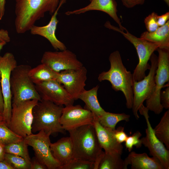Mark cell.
I'll use <instances>...</instances> for the list:
<instances>
[{"label": "cell", "instance_id": "1", "mask_svg": "<svg viewBox=\"0 0 169 169\" xmlns=\"http://www.w3.org/2000/svg\"><path fill=\"white\" fill-rule=\"evenodd\" d=\"M60 0H15V27L18 33L30 30L48 12L52 15Z\"/></svg>", "mask_w": 169, "mask_h": 169}, {"label": "cell", "instance_id": "2", "mask_svg": "<svg viewBox=\"0 0 169 169\" xmlns=\"http://www.w3.org/2000/svg\"><path fill=\"white\" fill-rule=\"evenodd\" d=\"M68 131L73 144L74 159L94 162L95 169H98L104 151L99 142L93 124Z\"/></svg>", "mask_w": 169, "mask_h": 169}, {"label": "cell", "instance_id": "3", "mask_svg": "<svg viewBox=\"0 0 169 169\" xmlns=\"http://www.w3.org/2000/svg\"><path fill=\"white\" fill-rule=\"evenodd\" d=\"M110 68L107 71L99 74L98 79L100 82L109 81L112 88L116 91H121L126 100L128 109H132L133 101V74L124 66L121 55L118 50L111 53L109 57Z\"/></svg>", "mask_w": 169, "mask_h": 169}, {"label": "cell", "instance_id": "4", "mask_svg": "<svg viewBox=\"0 0 169 169\" xmlns=\"http://www.w3.org/2000/svg\"><path fill=\"white\" fill-rule=\"evenodd\" d=\"M63 108L49 100L38 101L33 109L32 133L43 131L50 135L65 134L59 121Z\"/></svg>", "mask_w": 169, "mask_h": 169}, {"label": "cell", "instance_id": "5", "mask_svg": "<svg viewBox=\"0 0 169 169\" xmlns=\"http://www.w3.org/2000/svg\"><path fill=\"white\" fill-rule=\"evenodd\" d=\"M31 68L28 65H17L12 71L10 80L12 104L17 105L31 100H41L28 75Z\"/></svg>", "mask_w": 169, "mask_h": 169}, {"label": "cell", "instance_id": "6", "mask_svg": "<svg viewBox=\"0 0 169 169\" xmlns=\"http://www.w3.org/2000/svg\"><path fill=\"white\" fill-rule=\"evenodd\" d=\"M106 27L121 33L134 45L136 49L139 58V62L132 74L134 81H139L146 76V72L149 69L151 65L148 61L154 51L156 50L159 46L138 38L130 33L127 29L125 32L118 27L111 25L109 22L105 24Z\"/></svg>", "mask_w": 169, "mask_h": 169}, {"label": "cell", "instance_id": "7", "mask_svg": "<svg viewBox=\"0 0 169 169\" xmlns=\"http://www.w3.org/2000/svg\"><path fill=\"white\" fill-rule=\"evenodd\" d=\"M157 67L155 76V86L151 96L146 100V107L156 115L160 114L164 108L160 100L161 89L169 81V49L158 48Z\"/></svg>", "mask_w": 169, "mask_h": 169}, {"label": "cell", "instance_id": "8", "mask_svg": "<svg viewBox=\"0 0 169 169\" xmlns=\"http://www.w3.org/2000/svg\"><path fill=\"white\" fill-rule=\"evenodd\" d=\"M38 101L31 100L17 105L12 104L11 116L8 126L16 134L24 138L33 133V109Z\"/></svg>", "mask_w": 169, "mask_h": 169}, {"label": "cell", "instance_id": "9", "mask_svg": "<svg viewBox=\"0 0 169 169\" xmlns=\"http://www.w3.org/2000/svg\"><path fill=\"white\" fill-rule=\"evenodd\" d=\"M17 65L13 54L7 52L0 56L1 85L4 101L3 115L4 121L8 126L11 116L12 95L10 88V76L12 71Z\"/></svg>", "mask_w": 169, "mask_h": 169}, {"label": "cell", "instance_id": "10", "mask_svg": "<svg viewBox=\"0 0 169 169\" xmlns=\"http://www.w3.org/2000/svg\"><path fill=\"white\" fill-rule=\"evenodd\" d=\"M150 59L151 64L148 75L139 81L133 82V101L132 109L137 120L139 118V110L143 105L144 102L151 96L154 89L155 76L157 67L158 57L153 53Z\"/></svg>", "mask_w": 169, "mask_h": 169}, {"label": "cell", "instance_id": "11", "mask_svg": "<svg viewBox=\"0 0 169 169\" xmlns=\"http://www.w3.org/2000/svg\"><path fill=\"white\" fill-rule=\"evenodd\" d=\"M50 135L41 131L24 138L28 146L32 147L35 158L48 169H59L60 165L52 155L50 146Z\"/></svg>", "mask_w": 169, "mask_h": 169}, {"label": "cell", "instance_id": "12", "mask_svg": "<svg viewBox=\"0 0 169 169\" xmlns=\"http://www.w3.org/2000/svg\"><path fill=\"white\" fill-rule=\"evenodd\" d=\"M148 111L143 105L139 110L144 117L147 125L146 136L141 139L142 145L148 149L150 154L156 158L164 169H169V151L156 136L149 121Z\"/></svg>", "mask_w": 169, "mask_h": 169}, {"label": "cell", "instance_id": "13", "mask_svg": "<svg viewBox=\"0 0 169 169\" xmlns=\"http://www.w3.org/2000/svg\"><path fill=\"white\" fill-rule=\"evenodd\" d=\"M65 106L63 108L59 120L65 131H68L83 125L93 124L96 118L87 108H83L80 105Z\"/></svg>", "mask_w": 169, "mask_h": 169}, {"label": "cell", "instance_id": "14", "mask_svg": "<svg viewBox=\"0 0 169 169\" xmlns=\"http://www.w3.org/2000/svg\"><path fill=\"white\" fill-rule=\"evenodd\" d=\"M41 61V63L45 64L57 73L66 70L78 69L83 66L76 55L67 49L60 51H46Z\"/></svg>", "mask_w": 169, "mask_h": 169}, {"label": "cell", "instance_id": "15", "mask_svg": "<svg viewBox=\"0 0 169 169\" xmlns=\"http://www.w3.org/2000/svg\"><path fill=\"white\" fill-rule=\"evenodd\" d=\"M87 69L82 66L77 69H70L59 72L56 80L67 90L74 100L78 99L80 94L85 89Z\"/></svg>", "mask_w": 169, "mask_h": 169}, {"label": "cell", "instance_id": "16", "mask_svg": "<svg viewBox=\"0 0 169 169\" xmlns=\"http://www.w3.org/2000/svg\"><path fill=\"white\" fill-rule=\"evenodd\" d=\"M35 84L41 99L50 101L59 105H73L74 100L57 80L43 81Z\"/></svg>", "mask_w": 169, "mask_h": 169}, {"label": "cell", "instance_id": "17", "mask_svg": "<svg viewBox=\"0 0 169 169\" xmlns=\"http://www.w3.org/2000/svg\"><path fill=\"white\" fill-rule=\"evenodd\" d=\"M66 0H61L56 10L52 15L49 23L43 26H33L30 29V33L33 35H37L47 39L54 48L57 50H63L67 49L65 44L59 40L55 35V31L59 21L57 18L58 12Z\"/></svg>", "mask_w": 169, "mask_h": 169}, {"label": "cell", "instance_id": "18", "mask_svg": "<svg viewBox=\"0 0 169 169\" xmlns=\"http://www.w3.org/2000/svg\"><path fill=\"white\" fill-rule=\"evenodd\" d=\"M90 3L87 6L72 11H67L65 14L67 15L79 14L91 10H98L108 14L118 24L119 29L122 31L126 29L121 24L117 14V3L115 0H89Z\"/></svg>", "mask_w": 169, "mask_h": 169}, {"label": "cell", "instance_id": "19", "mask_svg": "<svg viewBox=\"0 0 169 169\" xmlns=\"http://www.w3.org/2000/svg\"><path fill=\"white\" fill-rule=\"evenodd\" d=\"M99 142L106 153L122 155L123 147L118 142L114 136V130L104 127L95 118L93 123Z\"/></svg>", "mask_w": 169, "mask_h": 169}, {"label": "cell", "instance_id": "20", "mask_svg": "<svg viewBox=\"0 0 169 169\" xmlns=\"http://www.w3.org/2000/svg\"><path fill=\"white\" fill-rule=\"evenodd\" d=\"M50 148L54 157L60 164V167L67 165L74 159L73 146L69 136L62 138L51 143Z\"/></svg>", "mask_w": 169, "mask_h": 169}, {"label": "cell", "instance_id": "21", "mask_svg": "<svg viewBox=\"0 0 169 169\" xmlns=\"http://www.w3.org/2000/svg\"><path fill=\"white\" fill-rule=\"evenodd\" d=\"M124 160L126 166L131 165L132 169H164L156 158L149 157L146 153L131 151Z\"/></svg>", "mask_w": 169, "mask_h": 169}, {"label": "cell", "instance_id": "22", "mask_svg": "<svg viewBox=\"0 0 169 169\" xmlns=\"http://www.w3.org/2000/svg\"><path fill=\"white\" fill-rule=\"evenodd\" d=\"M140 38L158 45V48L169 49V20L154 32H144Z\"/></svg>", "mask_w": 169, "mask_h": 169}, {"label": "cell", "instance_id": "23", "mask_svg": "<svg viewBox=\"0 0 169 169\" xmlns=\"http://www.w3.org/2000/svg\"><path fill=\"white\" fill-rule=\"evenodd\" d=\"M99 87V85H97L89 90H85L80 94L78 98L84 102L87 108L97 118L105 111L101 106L98 99L97 93Z\"/></svg>", "mask_w": 169, "mask_h": 169}, {"label": "cell", "instance_id": "24", "mask_svg": "<svg viewBox=\"0 0 169 169\" xmlns=\"http://www.w3.org/2000/svg\"><path fill=\"white\" fill-rule=\"evenodd\" d=\"M58 73L45 64L41 63L34 68H31L28 72V75L35 84L43 81L56 80Z\"/></svg>", "mask_w": 169, "mask_h": 169}, {"label": "cell", "instance_id": "25", "mask_svg": "<svg viewBox=\"0 0 169 169\" xmlns=\"http://www.w3.org/2000/svg\"><path fill=\"white\" fill-rule=\"evenodd\" d=\"M118 154L104 153L99 164L98 169H127L124 160Z\"/></svg>", "mask_w": 169, "mask_h": 169}, {"label": "cell", "instance_id": "26", "mask_svg": "<svg viewBox=\"0 0 169 169\" xmlns=\"http://www.w3.org/2000/svg\"><path fill=\"white\" fill-rule=\"evenodd\" d=\"M158 138L169 149V110L166 111L159 123L153 129Z\"/></svg>", "mask_w": 169, "mask_h": 169}, {"label": "cell", "instance_id": "27", "mask_svg": "<svg viewBox=\"0 0 169 169\" xmlns=\"http://www.w3.org/2000/svg\"><path fill=\"white\" fill-rule=\"evenodd\" d=\"M130 117V115L125 113H114L105 111L97 119L102 126L114 130L119 122L121 121L128 122Z\"/></svg>", "mask_w": 169, "mask_h": 169}, {"label": "cell", "instance_id": "28", "mask_svg": "<svg viewBox=\"0 0 169 169\" xmlns=\"http://www.w3.org/2000/svg\"><path fill=\"white\" fill-rule=\"evenodd\" d=\"M28 146L24 138L21 141L5 145V152L20 156L30 162Z\"/></svg>", "mask_w": 169, "mask_h": 169}, {"label": "cell", "instance_id": "29", "mask_svg": "<svg viewBox=\"0 0 169 169\" xmlns=\"http://www.w3.org/2000/svg\"><path fill=\"white\" fill-rule=\"evenodd\" d=\"M23 139L13 131L4 121L0 122V143L6 145Z\"/></svg>", "mask_w": 169, "mask_h": 169}, {"label": "cell", "instance_id": "30", "mask_svg": "<svg viewBox=\"0 0 169 169\" xmlns=\"http://www.w3.org/2000/svg\"><path fill=\"white\" fill-rule=\"evenodd\" d=\"M4 160L13 169H30V162L18 155L6 153Z\"/></svg>", "mask_w": 169, "mask_h": 169}, {"label": "cell", "instance_id": "31", "mask_svg": "<svg viewBox=\"0 0 169 169\" xmlns=\"http://www.w3.org/2000/svg\"><path fill=\"white\" fill-rule=\"evenodd\" d=\"M59 169H95L94 162L74 159L69 163Z\"/></svg>", "mask_w": 169, "mask_h": 169}, {"label": "cell", "instance_id": "32", "mask_svg": "<svg viewBox=\"0 0 169 169\" xmlns=\"http://www.w3.org/2000/svg\"><path fill=\"white\" fill-rule=\"evenodd\" d=\"M142 136L139 131H137L131 136H128L125 141L126 148L130 152L131 151L134 146L137 148H140L142 145L140 138Z\"/></svg>", "mask_w": 169, "mask_h": 169}, {"label": "cell", "instance_id": "33", "mask_svg": "<svg viewBox=\"0 0 169 169\" xmlns=\"http://www.w3.org/2000/svg\"><path fill=\"white\" fill-rule=\"evenodd\" d=\"M158 15L157 13L153 12L145 18L144 22L147 31L154 32L159 27L157 22Z\"/></svg>", "mask_w": 169, "mask_h": 169}, {"label": "cell", "instance_id": "34", "mask_svg": "<svg viewBox=\"0 0 169 169\" xmlns=\"http://www.w3.org/2000/svg\"><path fill=\"white\" fill-rule=\"evenodd\" d=\"M114 134L117 141L121 144L125 141L128 136L124 131V127L121 126L114 130Z\"/></svg>", "mask_w": 169, "mask_h": 169}, {"label": "cell", "instance_id": "35", "mask_svg": "<svg viewBox=\"0 0 169 169\" xmlns=\"http://www.w3.org/2000/svg\"><path fill=\"white\" fill-rule=\"evenodd\" d=\"M160 102L164 108L169 109V86L167 87L163 91H161L160 95Z\"/></svg>", "mask_w": 169, "mask_h": 169}, {"label": "cell", "instance_id": "36", "mask_svg": "<svg viewBox=\"0 0 169 169\" xmlns=\"http://www.w3.org/2000/svg\"><path fill=\"white\" fill-rule=\"evenodd\" d=\"M122 4L128 8H131L137 5H142L145 0H120Z\"/></svg>", "mask_w": 169, "mask_h": 169}, {"label": "cell", "instance_id": "37", "mask_svg": "<svg viewBox=\"0 0 169 169\" xmlns=\"http://www.w3.org/2000/svg\"><path fill=\"white\" fill-rule=\"evenodd\" d=\"M169 20V12H167L157 17V22L158 26L161 27L164 25Z\"/></svg>", "mask_w": 169, "mask_h": 169}, {"label": "cell", "instance_id": "38", "mask_svg": "<svg viewBox=\"0 0 169 169\" xmlns=\"http://www.w3.org/2000/svg\"><path fill=\"white\" fill-rule=\"evenodd\" d=\"M47 167L38 161L34 157L31 160L30 169H46Z\"/></svg>", "mask_w": 169, "mask_h": 169}, {"label": "cell", "instance_id": "39", "mask_svg": "<svg viewBox=\"0 0 169 169\" xmlns=\"http://www.w3.org/2000/svg\"><path fill=\"white\" fill-rule=\"evenodd\" d=\"M10 38L8 31L3 29H0V42H9Z\"/></svg>", "mask_w": 169, "mask_h": 169}, {"label": "cell", "instance_id": "40", "mask_svg": "<svg viewBox=\"0 0 169 169\" xmlns=\"http://www.w3.org/2000/svg\"><path fill=\"white\" fill-rule=\"evenodd\" d=\"M5 0H0V20L3 18L5 13Z\"/></svg>", "mask_w": 169, "mask_h": 169}, {"label": "cell", "instance_id": "41", "mask_svg": "<svg viewBox=\"0 0 169 169\" xmlns=\"http://www.w3.org/2000/svg\"><path fill=\"white\" fill-rule=\"evenodd\" d=\"M0 169H13L5 160L0 161Z\"/></svg>", "mask_w": 169, "mask_h": 169}, {"label": "cell", "instance_id": "42", "mask_svg": "<svg viewBox=\"0 0 169 169\" xmlns=\"http://www.w3.org/2000/svg\"><path fill=\"white\" fill-rule=\"evenodd\" d=\"M0 80L1 77L0 75V113L3 114L4 109V101L1 89Z\"/></svg>", "mask_w": 169, "mask_h": 169}, {"label": "cell", "instance_id": "43", "mask_svg": "<svg viewBox=\"0 0 169 169\" xmlns=\"http://www.w3.org/2000/svg\"><path fill=\"white\" fill-rule=\"evenodd\" d=\"M5 145L0 143V161L4 160L6 154L5 149Z\"/></svg>", "mask_w": 169, "mask_h": 169}, {"label": "cell", "instance_id": "44", "mask_svg": "<svg viewBox=\"0 0 169 169\" xmlns=\"http://www.w3.org/2000/svg\"><path fill=\"white\" fill-rule=\"evenodd\" d=\"M6 44L7 43L5 42H0V51Z\"/></svg>", "mask_w": 169, "mask_h": 169}, {"label": "cell", "instance_id": "45", "mask_svg": "<svg viewBox=\"0 0 169 169\" xmlns=\"http://www.w3.org/2000/svg\"><path fill=\"white\" fill-rule=\"evenodd\" d=\"M4 121V118L3 114L0 113V122Z\"/></svg>", "mask_w": 169, "mask_h": 169}, {"label": "cell", "instance_id": "46", "mask_svg": "<svg viewBox=\"0 0 169 169\" xmlns=\"http://www.w3.org/2000/svg\"><path fill=\"white\" fill-rule=\"evenodd\" d=\"M167 5L169 6V0H163Z\"/></svg>", "mask_w": 169, "mask_h": 169}, {"label": "cell", "instance_id": "47", "mask_svg": "<svg viewBox=\"0 0 169 169\" xmlns=\"http://www.w3.org/2000/svg\"></svg>", "mask_w": 169, "mask_h": 169}]
</instances>
